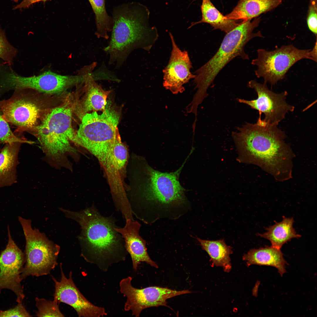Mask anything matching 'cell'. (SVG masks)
I'll return each instance as SVG.
<instances>
[{"mask_svg": "<svg viewBox=\"0 0 317 317\" xmlns=\"http://www.w3.org/2000/svg\"><path fill=\"white\" fill-rule=\"evenodd\" d=\"M200 8L201 20L192 23L188 28L198 23H206L210 24L214 29H219L226 33L242 22L227 18L215 7L210 0H202Z\"/></svg>", "mask_w": 317, "mask_h": 317, "instance_id": "22", "label": "cell"}, {"mask_svg": "<svg viewBox=\"0 0 317 317\" xmlns=\"http://www.w3.org/2000/svg\"><path fill=\"white\" fill-rule=\"evenodd\" d=\"M317 40H316L314 47L310 50L312 60L316 62H317Z\"/></svg>", "mask_w": 317, "mask_h": 317, "instance_id": "33", "label": "cell"}, {"mask_svg": "<svg viewBox=\"0 0 317 317\" xmlns=\"http://www.w3.org/2000/svg\"><path fill=\"white\" fill-rule=\"evenodd\" d=\"M102 113L92 112L85 114L76 132L77 145L84 148L94 156H104L113 151L119 115L108 106Z\"/></svg>", "mask_w": 317, "mask_h": 317, "instance_id": "7", "label": "cell"}, {"mask_svg": "<svg viewBox=\"0 0 317 317\" xmlns=\"http://www.w3.org/2000/svg\"><path fill=\"white\" fill-rule=\"evenodd\" d=\"M22 303H18V304L13 308L4 311H1L0 317H31Z\"/></svg>", "mask_w": 317, "mask_h": 317, "instance_id": "31", "label": "cell"}, {"mask_svg": "<svg viewBox=\"0 0 317 317\" xmlns=\"http://www.w3.org/2000/svg\"><path fill=\"white\" fill-rule=\"evenodd\" d=\"M48 0H23L19 4L16 5L13 8V9H22L28 8L32 4L39 2L42 1L45 2Z\"/></svg>", "mask_w": 317, "mask_h": 317, "instance_id": "32", "label": "cell"}, {"mask_svg": "<svg viewBox=\"0 0 317 317\" xmlns=\"http://www.w3.org/2000/svg\"><path fill=\"white\" fill-rule=\"evenodd\" d=\"M277 126L266 123L259 117L255 124L247 122L237 127L232 133L237 160L279 172L288 158L289 148L284 141L285 134Z\"/></svg>", "mask_w": 317, "mask_h": 317, "instance_id": "4", "label": "cell"}, {"mask_svg": "<svg viewBox=\"0 0 317 317\" xmlns=\"http://www.w3.org/2000/svg\"><path fill=\"white\" fill-rule=\"evenodd\" d=\"M15 2H17L18 0H11Z\"/></svg>", "mask_w": 317, "mask_h": 317, "instance_id": "34", "label": "cell"}, {"mask_svg": "<svg viewBox=\"0 0 317 317\" xmlns=\"http://www.w3.org/2000/svg\"><path fill=\"white\" fill-rule=\"evenodd\" d=\"M83 78L80 73L77 75H64L50 71L30 77L21 76L12 68L3 73L0 82L1 87L6 92L11 90L27 89L49 95H58L65 92L71 87L80 85Z\"/></svg>", "mask_w": 317, "mask_h": 317, "instance_id": "9", "label": "cell"}, {"mask_svg": "<svg viewBox=\"0 0 317 317\" xmlns=\"http://www.w3.org/2000/svg\"><path fill=\"white\" fill-rule=\"evenodd\" d=\"M274 222V225L266 229L267 232L257 235L269 240L272 246L280 249L284 244L291 239L298 238L301 237L296 233L293 227L294 222L293 217L287 218L283 216V220L281 222Z\"/></svg>", "mask_w": 317, "mask_h": 317, "instance_id": "23", "label": "cell"}, {"mask_svg": "<svg viewBox=\"0 0 317 317\" xmlns=\"http://www.w3.org/2000/svg\"><path fill=\"white\" fill-rule=\"evenodd\" d=\"M114 156L118 170L124 179L129 159L127 148L122 142L118 131L117 134L114 149Z\"/></svg>", "mask_w": 317, "mask_h": 317, "instance_id": "26", "label": "cell"}, {"mask_svg": "<svg viewBox=\"0 0 317 317\" xmlns=\"http://www.w3.org/2000/svg\"><path fill=\"white\" fill-rule=\"evenodd\" d=\"M132 278L128 276L119 283L121 293L126 297L124 305L126 311H131L132 315L139 317L142 311L152 307L167 305V300L181 295L191 293L188 290L176 291L167 288L151 286L137 289L131 284Z\"/></svg>", "mask_w": 317, "mask_h": 317, "instance_id": "12", "label": "cell"}, {"mask_svg": "<svg viewBox=\"0 0 317 317\" xmlns=\"http://www.w3.org/2000/svg\"><path fill=\"white\" fill-rule=\"evenodd\" d=\"M267 83L257 82L254 80L249 81L248 86L254 89L257 92L258 98L256 100H246L237 98L238 102L247 104L252 108L259 112V117L262 113L265 117L263 121L267 124L278 125L285 118L286 114L292 112L294 107L287 103L286 100L288 93L284 91L276 93L269 90Z\"/></svg>", "mask_w": 317, "mask_h": 317, "instance_id": "13", "label": "cell"}, {"mask_svg": "<svg viewBox=\"0 0 317 317\" xmlns=\"http://www.w3.org/2000/svg\"><path fill=\"white\" fill-rule=\"evenodd\" d=\"M22 144L19 142L6 144L0 151V188L16 182L18 155Z\"/></svg>", "mask_w": 317, "mask_h": 317, "instance_id": "19", "label": "cell"}, {"mask_svg": "<svg viewBox=\"0 0 317 317\" xmlns=\"http://www.w3.org/2000/svg\"><path fill=\"white\" fill-rule=\"evenodd\" d=\"M123 228L116 227L115 230L122 236L126 249L131 256L133 269L136 271L141 262L158 268L157 264L150 257L147 252L146 241L139 234L141 224L138 221L127 220Z\"/></svg>", "mask_w": 317, "mask_h": 317, "instance_id": "18", "label": "cell"}, {"mask_svg": "<svg viewBox=\"0 0 317 317\" xmlns=\"http://www.w3.org/2000/svg\"><path fill=\"white\" fill-rule=\"evenodd\" d=\"M19 142L31 144L32 141L26 140L21 135H18L12 132L9 123L3 117V113L0 108V144Z\"/></svg>", "mask_w": 317, "mask_h": 317, "instance_id": "29", "label": "cell"}, {"mask_svg": "<svg viewBox=\"0 0 317 317\" xmlns=\"http://www.w3.org/2000/svg\"><path fill=\"white\" fill-rule=\"evenodd\" d=\"M261 19L257 17L242 22L226 33L218 50L204 65L195 72L193 82L197 89L193 98L201 102L208 95L207 91L217 74L230 61L240 56L244 60L249 59L244 51L246 44L256 37L263 38L260 31L254 32L259 25Z\"/></svg>", "mask_w": 317, "mask_h": 317, "instance_id": "6", "label": "cell"}, {"mask_svg": "<svg viewBox=\"0 0 317 317\" xmlns=\"http://www.w3.org/2000/svg\"><path fill=\"white\" fill-rule=\"evenodd\" d=\"M311 49H299L293 45H283L272 51L263 49L257 50V57L252 64L257 66L256 76L262 77L264 82L274 85L283 79L290 68L303 59L312 60Z\"/></svg>", "mask_w": 317, "mask_h": 317, "instance_id": "10", "label": "cell"}, {"mask_svg": "<svg viewBox=\"0 0 317 317\" xmlns=\"http://www.w3.org/2000/svg\"><path fill=\"white\" fill-rule=\"evenodd\" d=\"M189 155L176 171L168 173L156 170L146 159L134 155L130 160L128 195L133 215L143 221L147 213H167L186 205L185 189L179 178Z\"/></svg>", "mask_w": 317, "mask_h": 317, "instance_id": "1", "label": "cell"}, {"mask_svg": "<svg viewBox=\"0 0 317 317\" xmlns=\"http://www.w3.org/2000/svg\"><path fill=\"white\" fill-rule=\"evenodd\" d=\"M34 91L16 89L7 100H0L3 118L16 129L14 132L21 135L24 131L31 133L41 119L42 110L38 102Z\"/></svg>", "mask_w": 317, "mask_h": 317, "instance_id": "11", "label": "cell"}, {"mask_svg": "<svg viewBox=\"0 0 317 317\" xmlns=\"http://www.w3.org/2000/svg\"><path fill=\"white\" fill-rule=\"evenodd\" d=\"M94 62L81 70L83 75L82 82V93L80 99L75 101L74 111L80 119L86 113L90 112L104 110L107 104V97L111 91H105L95 82L98 70L93 72L97 65Z\"/></svg>", "mask_w": 317, "mask_h": 317, "instance_id": "17", "label": "cell"}, {"mask_svg": "<svg viewBox=\"0 0 317 317\" xmlns=\"http://www.w3.org/2000/svg\"><path fill=\"white\" fill-rule=\"evenodd\" d=\"M169 34L172 49L168 63L163 70V85L166 89L177 94L185 90L183 85L194 79L195 75L190 72L192 66L188 52L181 50L172 34Z\"/></svg>", "mask_w": 317, "mask_h": 317, "instance_id": "16", "label": "cell"}, {"mask_svg": "<svg viewBox=\"0 0 317 317\" xmlns=\"http://www.w3.org/2000/svg\"><path fill=\"white\" fill-rule=\"evenodd\" d=\"M283 255L280 249L272 246H266L250 249L247 254H244L243 259L247 261L248 266L256 264L275 267L282 276L286 272L285 265L287 264Z\"/></svg>", "mask_w": 317, "mask_h": 317, "instance_id": "21", "label": "cell"}, {"mask_svg": "<svg viewBox=\"0 0 317 317\" xmlns=\"http://www.w3.org/2000/svg\"><path fill=\"white\" fill-rule=\"evenodd\" d=\"M60 263L61 279L58 281L51 276L55 284L54 298L59 304L63 303L72 307L79 317H100L107 315L103 308L93 305L80 291L75 284L71 271L68 278L65 275Z\"/></svg>", "mask_w": 317, "mask_h": 317, "instance_id": "15", "label": "cell"}, {"mask_svg": "<svg viewBox=\"0 0 317 317\" xmlns=\"http://www.w3.org/2000/svg\"><path fill=\"white\" fill-rule=\"evenodd\" d=\"M18 51L8 41L5 31L0 26V65L13 64Z\"/></svg>", "mask_w": 317, "mask_h": 317, "instance_id": "28", "label": "cell"}, {"mask_svg": "<svg viewBox=\"0 0 317 317\" xmlns=\"http://www.w3.org/2000/svg\"><path fill=\"white\" fill-rule=\"evenodd\" d=\"M36 306L37 309L36 315L38 317H64L60 311L59 303L54 298L49 301L44 298L37 297L35 299Z\"/></svg>", "mask_w": 317, "mask_h": 317, "instance_id": "27", "label": "cell"}, {"mask_svg": "<svg viewBox=\"0 0 317 317\" xmlns=\"http://www.w3.org/2000/svg\"><path fill=\"white\" fill-rule=\"evenodd\" d=\"M196 239L202 249L208 254L214 265L222 267L225 272L230 271L231 265L230 255L232 252V247L227 245L223 239L213 241L198 237Z\"/></svg>", "mask_w": 317, "mask_h": 317, "instance_id": "24", "label": "cell"}, {"mask_svg": "<svg viewBox=\"0 0 317 317\" xmlns=\"http://www.w3.org/2000/svg\"><path fill=\"white\" fill-rule=\"evenodd\" d=\"M150 11L144 5L132 2L115 7L113 25L108 45L103 50L109 56V65L119 68L133 50L149 51L158 37L156 28L149 24Z\"/></svg>", "mask_w": 317, "mask_h": 317, "instance_id": "3", "label": "cell"}, {"mask_svg": "<svg viewBox=\"0 0 317 317\" xmlns=\"http://www.w3.org/2000/svg\"><path fill=\"white\" fill-rule=\"evenodd\" d=\"M47 111L31 133L38 139L45 157L55 167H70L68 157L75 156V134L72 125L74 102L69 97Z\"/></svg>", "mask_w": 317, "mask_h": 317, "instance_id": "5", "label": "cell"}, {"mask_svg": "<svg viewBox=\"0 0 317 317\" xmlns=\"http://www.w3.org/2000/svg\"><path fill=\"white\" fill-rule=\"evenodd\" d=\"M59 209L80 225L77 238L81 255L87 262L106 272L112 264L125 260L128 252L124 241L115 230L117 227L112 217L102 216L94 205L80 211Z\"/></svg>", "mask_w": 317, "mask_h": 317, "instance_id": "2", "label": "cell"}, {"mask_svg": "<svg viewBox=\"0 0 317 317\" xmlns=\"http://www.w3.org/2000/svg\"><path fill=\"white\" fill-rule=\"evenodd\" d=\"M283 0H239L229 14V19L242 22L257 18L279 5Z\"/></svg>", "mask_w": 317, "mask_h": 317, "instance_id": "20", "label": "cell"}, {"mask_svg": "<svg viewBox=\"0 0 317 317\" xmlns=\"http://www.w3.org/2000/svg\"><path fill=\"white\" fill-rule=\"evenodd\" d=\"M8 240L0 255V293L3 289L12 291L16 301L22 302L25 297L20 275L25 263V254L12 239L8 227Z\"/></svg>", "mask_w": 317, "mask_h": 317, "instance_id": "14", "label": "cell"}, {"mask_svg": "<svg viewBox=\"0 0 317 317\" xmlns=\"http://www.w3.org/2000/svg\"><path fill=\"white\" fill-rule=\"evenodd\" d=\"M95 15L96 30L95 34L98 38L107 39L108 33L111 32L113 25L112 17L107 14L105 0H88Z\"/></svg>", "mask_w": 317, "mask_h": 317, "instance_id": "25", "label": "cell"}, {"mask_svg": "<svg viewBox=\"0 0 317 317\" xmlns=\"http://www.w3.org/2000/svg\"><path fill=\"white\" fill-rule=\"evenodd\" d=\"M307 23L309 29L316 35L317 33V0H309Z\"/></svg>", "mask_w": 317, "mask_h": 317, "instance_id": "30", "label": "cell"}, {"mask_svg": "<svg viewBox=\"0 0 317 317\" xmlns=\"http://www.w3.org/2000/svg\"><path fill=\"white\" fill-rule=\"evenodd\" d=\"M26 240L25 263L20 275L21 281L30 276L38 277L50 274L58 264L60 247L44 233L33 228L31 221L19 217Z\"/></svg>", "mask_w": 317, "mask_h": 317, "instance_id": "8", "label": "cell"}]
</instances>
